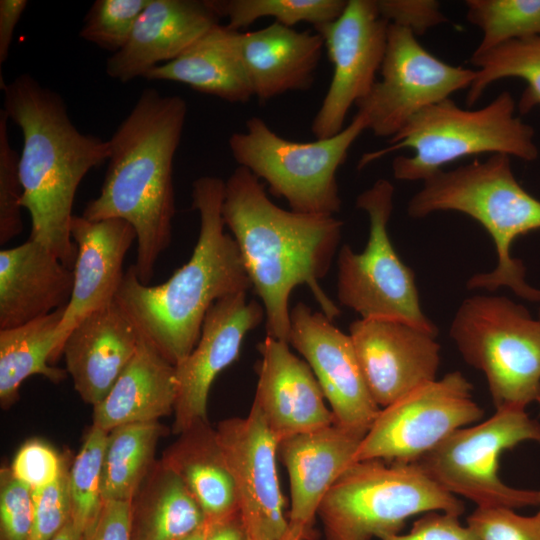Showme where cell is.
<instances>
[{"instance_id":"1","label":"cell","mask_w":540,"mask_h":540,"mask_svg":"<svg viewBox=\"0 0 540 540\" xmlns=\"http://www.w3.org/2000/svg\"><path fill=\"white\" fill-rule=\"evenodd\" d=\"M222 215L263 303L268 336L289 343V296L299 285L308 286L328 319L340 314L320 280L340 242L341 220L277 206L264 183L241 166L225 181Z\"/></svg>"},{"instance_id":"2","label":"cell","mask_w":540,"mask_h":540,"mask_svg":"<svg viewBox=\"0 0 540 540\" xmlns=\"http://www.w3.org/2000/svg\"><path fill=\"white\" fill-rule=\"evenodd\" d=\"M187 111L182 97L144 89L109 139L111 152L100 193L82 213L91 221L122 219L134 228V267L143 284H150L160 255L171 243L173 165Z\"/></svg>"},{"instance_id":"3","label":"cell","mask_w":540,"mask_h":540,"mask_svg":"<svg viewBox=\"0 0 540 540\" xmlns=\"http://www.w3.org/2000/svg\"><path fill=\"white\" fill-rule=\"evenodd\" d=\"M224 194L225 181L218 177L194 180L192 208L200 232L188 262L153 286L141 283L132 265L115 298L140 336L174 366L196 346L209 308L252 287L238 245L224 230Z\"/></svg>"},{"instance_id":"4","label":"cell","mask_w":540,"mask_h":540,"mask_svg":"<svg viewBox=\"0 0 540 540\" xmlns=\"http://www.w3.org/2000/svg\"><path fill=\"white\" fill-rule=\"evenodd\" d=\"M4 108L21 130L22 207L31 217L30 239L73 269L72 207L79 184L110 157L109 140L82 133L72 122L63 98L30 74L1 86Z\"/></svg>"},{"instance_id":"5","label":"cell","mask_w":540,"mask_h":540,"mask_svg":"<svg viewBox=\"0 0 540 540\" xmlns=\"http://www.w3.org/2000/svg\"><path fill=\"white\" fill-rule=\"evenodd\" d=\"M439 211H456L473 218L496 247L497 266L472 276L468 288L492 292L507 287L524 299L540 301V289L525 281L522 262L511 256L517 237L540 229V200L519 184L511 157L493 154L483 161L441 170L425 180L408 202L407 213L423 218Z\"/></svg>"},{"instance_id":"6","label":"cell","mask_w":540,"mask_h":540,"mask_svg":"<svg viewBox=\"0 0 540 540\" xmlns=\"http://www.w3.org/2000/svg\"><path fill=\"white\" fill-rule=\"evenodd\" d=\"M517 102L503 91L477 109L458 106L451 98L414 115L388 140V146L364 153L358 169L390 153L411 149L410 156L392 161L393 176L401 181H425L459 159L479 154H504L534 161L539 149L531 125L516 115Z\"/></svg>"},{"instance_id":"7","label":"cell","mask_w":540,"mask_h":540,"mask_svg":"<svg viewBox=\"0 0 540 540\" xmlns=\"http://www.w3.org/2000/svg\"><path fill=\"white\" fill-rule=\"evenodd\" d=\"M464 504L417 463L353 462L321 501L325 540H380L398 534L407 519L428 512L460 516Z\"/></svg>"},{"instance_id":"8","label":"cell","mask_w":540,"mask_h":540,"mask_svg":"<svg viewBox=\"0 0 540 540\" xmlns=\"http://www.w3.org/2000/svg\"><path fill=\"white\" fill-rule=\"evenodd\" d=\"M450 336L463 359L487 380L496 410L540 403V319L504 296L465 299Z\"/></svg>"},{"instance_id":"9","label":"cell","mask_w":540,"mask_h":540,"mask_svg":"<svg viewBox=\"0 0 540 540\" xmlns=\"http://www.w3.org/2000/svg\"><path fill=\"white\" fill-rule=\"evenodd\" d=\"M365 130V118L356 113L340 133L300 142L278 135L262 118L252 116L244 131L229 137L228 145L238 166L264 181L291 210L334 216L341 208L337 170Z\"/></svg>"},{"instance_id":"10","label":"cell","mask_w":540,"mask_h":540,"mask_svg":"<svg viewBox=\"0 0 540 540\" xmlns=\"http://www.w3.org/2000/svg\"><path fill=\"white\" fill-rule=\"evenodd\" d=\"M526 441L540 444V422L525 409H499L456 430L416 463L444 490L477 507L538 505V490L511 487L498 474L501 454Z\"/></svg>"},{"instance_id":"11","label":"cell","mask_w":540,"mask_h":540,"mask_svg":"<svg viewBox=\"0 0 540 540\" xmlns=\"http://www.w3.org/2000/svg\"><path fill=\"white\" fill-rule=\"evenodd\" d=\"M393 198L394 186L386 179H378L358 195L356 207L369 217V238L360 253L347 244L341 247L337 296L361 318L403 320L437 335L420 305L414 272L402 262L388 235Z\"/></svg>"},{"instance_id":"12","label":"cell","mask_w":540,"mask_h":540,"mask_svg":"<svg viewBox=\"0 0 540 540\" xmlns=\"http://www.w3.org/2000/svg\"><path fill=\"white\" fill-rule=\"evenodd\" d=\"M472 390L467 378L453 371L381 408L355 461L416 463L453 432L482 419Z\"/></svg>"},{"instance_id":"13","label":"cell","mask_w":540,"mask_h":540,"mask_svg":"<svg viewBox=\"0 0 540 540\" xmlns=\"http://www.w3.org/2000/svg\"><path fill=\"white\" fill-rule=\"evenodd\" d=\"M379 72L381 78L355 106L367 130L389 139L421 110L468 89L476 76L475 69L442 61L410 30L390 23Z\"/></svg>"},{"instance_id":"14","label":"cell","mask_w":540,"mask_h":540,"mask_svg":"<svg viewBox=\"0 0 540 540\" xmlns=\"http://www.w3.org/2000/svg\"><path fill=\"white\" fill-rule=\"evenodd\" d=\"M388 26L376 0H349L338 18L315 28L333 67L311 124L316 139L340 133L350 108L372 89L385 55Z\"/></svg>"},{"instance_id":"15","label":"cell","mask_w":540,"mask_h":540,"mask_svg":"<svg viewBox=\"0 0 540 540\" xmlns=\"http://www.w3.org/2000/svg\"><path fill=\"white\" fill-rule=\"evenodd\" d=\"M216 436L234 481L238 512L250 540H279L289 529L277 470L278 442L253 402L244 418L217 424Z\"/></svg>"},{"instance_id":"16","label":"cell","mask_w":540,"mask_h":540,"mask_svg":"<svg viewBox=\"0 0 540 540\" xmlns=\"http://www.w3.org/2000/svg\"><path fill=\"white\" fill-rule=\"evenodd\" d=\"M289 343L314 373L334 424L365 437L381 408L369 391L350 335L299 302L290 310Z\"/></svg>"},{"instance_id":"17","label":"cell","mask_w":540,"mask_h":540,"mask_svg":"<svg viewBox=\"0 0 540 540\" xmlns=\"http://www.w3.org/2000/svg\"><path fill=\"white\" fill-rule=\"evenodd\" d=\"M349 335L380 408L436 379L440 366L436 334L403 320L360 318L351 323Z\"/></svg>"},{"instance_id":"18","label":"cell","mask_w":540,"mask_h":540,"mask_svg":"<svg viewBox=\"0 0 540 540\" xmlns=\"http://www.w3.org/2000/svg\"><path fill=\"white\" fill-rule=\"evenodd\" d=\"M246 293L221 298L209 308L196 346L175 366V434L208 421L207 401L212 383L238 358L246 334L262 322L264 307L257 301H247Z\"/></svg>"},{"instance_id":"19","label":"cell","mask_w":540,"mask_h":540,"mask_svg":"<svg viewBox=\"0 0 540 540\" xmlns=\"http://www.w3.org/2000/svg\"><path fill=\"white\" fill-rule=\"evenodd\" d=\"M71 238L76 246L74 284L57 329L60 354L71 330L88 314L115 301L124 277V259L137 240L134 228L118 218L91 221L73 215Z\"/></svg>"},{"instance_id":"20","label":"cell","mask_w":540,"mask_h":540,"mask_svg":"<svg viewBox=\"0 0 540 540\" xmlns=\"http://www.w3.org/2000/svg\"><path fill=\"white\" fill-rule=\"evenodd\" d=\"M258 351L261 359L253 402L277 442L334 423L314 373L290 351L289 343L267 335Z\"/></svg>"},{"instance_id":"21","label":"cell","mask_w":540,"mask_h":540,"mask_svg":"<svg viewBox=\"0 0 540 540\" xmlns=\"http://www.w3.org/2000/svg\"><path fill=\"white\" fill-rule=\"evenodd\" d=\"M219 20L208 0H150L128 42L107 58L106 74L122 83L145 77L180 56Z\"/></svg>"},{"instance_id":"22","label":"cell","mask_w":540,"mask_h":540,"mask_svg":"<svg viewBox=\"0 0 540 540\" xmlns=\"http://www.w3.org/2000/svg\"><path fill=\"white\" fill-rule=\"evenodd\" d=\"M364 437L332 424L278 442L277 456L289 475V527L315 539L314 523L324 496L355 462Z\"/></svg>"},{"instance_id":"23","label":"cell","mask_w":540,"mask_h":540,"mask_svg":"<svg viewBox=\"0 0 540 540\" xmlns=\"http://www.w3.org/2000/svg\"><path fill=\"white\" fill-rule=\"evenodd\" d=\"M140 334L116 301L88 314L69 333L63 353L75 391L100 403L133 358Z\"/></svg>"},{"instance_id":"24","label":"cell","mask_w":540,"mask_h":540,"mask_svg":"<svg viewBox=\"0 0 540 540\" xmlns=\"http://www.w3.org/2000/svg\"><path fill=\"white\" fill-rule=\"evenodd\" d=\"M73 269L40 243L0 251V329L14 328L67 306Z\"/></svg>"},{"instance_id":"25","label":"cell","mask_w":540,"mask_h":540,"mask_svg":"<svg viewBox=\"0 0 540 540\" xmlns=\"http://www.w3.org/2000/svg\"><path fill=\"white\" fill-rule=\"evenodd\" d=\"M239 47L253 96L266 102L311 88L324 42L317 32L272 22L259 30L239 31Z\"/></svg>"},{"instance_id":"26","label":"cell","mask_w":540,"mask_h":540,"mask_svg":"<svg viewBox=\"0 0 540 540\" xmlns=\"http://www.w3.org/2000/svg\"><path fill=\"white\" fill-rule=\"evenodd\" d=\"M176 368L142 337L107 396L93 406L92 425L109 432L131 423L158 421L174 412Z\"/></svg>"},{"instance_id":"27","label":"cell","mask_w":540,"mask_h":540,"mask_svg":"<svg viewBox=\"0 0 540 540\" xmlns=\"http://www.w3.org/2000/svg\"><path fill=\"white\" fill-rule=\"evenodd\" d=\"M144 78L183 83L230 103H245L254 97L240 53L239 31L221 24Z\"/></svg>"},{"instance_id":"28","label":"cell","mask_w":540,"mask_h":540,"mask_svg":"<svg viewBox=\"0 0 540 540\" xmlns=\"http://www.w3.org/2000/svg\"><path fill=\"white\" fill-rule=\"evenodd\" d=\"M163 456L162 464L176 473L203 510L207 522L238 514L235 485L208 421L179 434Z\"/></svg>"},{"instance_id":"29","label":"cell","mask_w":540,"mask_h":540,"mask_svg":"<svg viewBox=\"0 0 540 540\" xmlns=\"http://www.w3.org/2000/svg\"><path fill=\"white\" fill-rule=\"evenodd\" d=\"M206 522L184 482L159 463L131 502L130 540H183Z\"/></svg>"},{"instance_id":"30","label":"cell","mask_w":540,"mask_h":540,"mask_svg":"<svg viewBox=\"0 0 540 540\" xmlns=\"http://www.w3.org/2000/svg\"><path fill=\"white\" fill-rule=\"evenodd\" d=\"M66 306L24 325L0 329V402L3 408L19 396L21 384L33 375L59 383L67 371L51 366L60 356L57 329Z\"/></svg>"},{"instance_id":"31","label":"cell","mask_w":540,"mask_h":540,"mask_svg":"<svg viewBox=\"0 0 540 540\" xmlns=\"http://www.w3.org/2000/svg\"><path fill=\"white\" fill-rule=\"evenodd\" d=\"M164 432L158 421L121 425L108 432L102 468L103 501L132 502L148 476Z\"/></svg>"},{"instance_id":"32","label":"cell","mask_w":540,"mask_h":540,"mask_svg":"<svg viewBox=\"0 0 540 540\" xmlns=\"http://www.w3.org/2000/svg\"><path fill=\"white\" fill-rule=\"evenodd\" d=\"M470 62L476 67V76L468 88V106H473L493 82L520 78L526 83L517 102L520 114L540 107V35L510 40L484 53H473Z\"/></svg>"},{"instance_id":"33","label":"cell","mask_w":540,"mask_h":540,"mask_svg":"<svg viewBox=\"0 0 540 540\" xmlns=\"http://www.w3.org/2000/svg\"><path fill=\"white\" fill-rule=\"evenodd\" d=\"M220 18H227V27L239 31L263 17L293 28L309 23L314 28L329 23L343 12L345 0H208Z\"/></svg>"},{"instance_id":"34","label":"cell","mask_w":540,"mask_h":540,"mask_svg":"<svg viewBox=\"0 0 540 540\" xmlns=\"http://www.w3.org/2000/svg\"><path fill=\"white\" fill-rule=\"evenodd\" d=\"M108 432L92 425L68 473L71 521L86 535L100 515L102 468Z\"/></svg>"},{"instance_id":"35","label":"cell","mask_w":540,"mask_h":540,"mask_svg":"<svg viewBox=\"0 0 540 540\" xmlns=\"http://www.w3.org/2000/svg\"><path fill=\"white\" fill-rule=\"evenodd\" d=\"M465 5L468 22L482 32L474 54L540 35V0H467Z\"/></svg>"},{"instance_id":"36","label":"cell","mask_w":540,"mask_h":540,"mask_svg":"<svg viewBox=\"0 0 540 540\" xmlns=\"http://www.w3.org/2000/svg\"><path fill=\"white\" fill-rule=\"evenodd\" d=\"M150 0H96L89 8L79 37L116 53L128 42Z\"/></svg>"},{"instance_id":"37","label":"cell","mask_w":540,"mask_h":540,"mask_svg":"<svg viewBox=\"0 0 540 540\" xmlns=\"http://www.w3.org/2000/svg\"><path fill=\"white\" fill-rule=\"evenodd\" d=\"M8 116L0 109V244L4 245L23 230L21 217L23 186L20 155L10 145Z\"/></svg>"},{"instance_id":"38","label":"cell","mask_w":540,"mask_h":540,"mask_svg":"<svg viewBox=\"0 0 540 540\" xmlns=\"http://www.w3.org/2000/svg\"><path fill=\"white\" fill-rule=\"evenodd\" d=\"M466 525L477 540H540V511L524 516L507 507H477Z\"/></svg>"},{"instance_id":"39","label":"cell","mask_w":540,"mask_h":540,"mask_svg":"<svg viewBox=\"0 0 540 540\" xmlns=\"http://www.w3.org/2000/svg\"><path fill=\"white\" fill-rule=\"evenodd\" d=\"M68 473L65 466L55 482L32 490L33 523L29 540H51L71 519Z\"/></svg>"},{"instance_id":"40","label":"cell","mask_w":540,"mask_h":540,"mask_svg":"<svg viewBox=\"0 0 540 540\" xmlns=\"http://www.w3.org/2000/svg\"><path fill=\"white\" fill-rule=\"evenodd\" d=\"M33 523L32 490L10 468L0 472L1 540H29Z\"/></svg>"},{"instance_id":"41","label":"cell","mask_w":540,"mask_h":540,"mask_svg":"<svg viewBox=\"0 0 540 540\" xmlns=\"http://www.w3.org/2000/svg\"><path fill=\"white\" fill-rule=\"evenodd\" d=\"M64 468L65 464L57 452L37 439L25 442L17 451L10 466L13 476L31 490L55 482Z\"/></svg>"},{"instance_id":"42","label":"cell","mask_w":540,"mask_h":540,"mask_svg":"<svg viewBox=\"0 0 540 540\" xmlns=\"http://www.w3.org/2000/svg\"><path fill=\"white\" fill-rule=\"evenodd\" d=\"M380 15L415 36L448 21L436 0H376Z\"/></svg>"},{"instance_id":"43","label":"cell","mask_w":540,"mask_h":540,"mask_svg":"<svg viewBox=\"0 0 540 540\" xmlns=\"http://www.w3.org/2000/svg\"><path fill=\"white\" fill-rule=\"evenodd\" d=\"M382 540H477L459 516L445 512H428L416 520L406 534H395Z\"/></svg>"},{"instance_id":"44","label":"cell","mask_w":540,"mask_h":540,"mask_svg":"<svg viewBox=\"0 0 540 540\" xmlns=\"http://www.w3.org/2000/svg\"><path fill=\"white\" fill-rule=\"evenodd\" d=\"M131 502L104 501L100 515L85 540H130Z\"/></svg>"},{"instance_id":"45","label":"cell","mask_w":540,"mask_h":540,"mask_svg":"<svg viewBox=\"0 0 540 540\" xmlns=\"http://www.w3.org/2000/svg\"><path fill=\"white\" fill-rule=\"evenodd\" d=\"M28 2L26 0L0 1V64L8 57L16 24L20 20Z\"/></svg>"},{"instance_id":"46","label":"cell","mask_w":540,"mask_h":540,"mask_svg":"<svg viewBox=\"0 0 540 540\" xmlns=\"http://www.w3.org/2000/svg\"><path fill=\"white\" fill-rule=\"evenodd\" d=\"M205 540H248L245 527L238 514L218 522H208Z\"/></svg>"},{"instance_id":"47","label":"cell","mask_w":540,"mask_h":540,"mask_svg":"<svg viewBox=\"0 0 540 540\" xmlns=\"http://www.w3.org/2000/svg\"><path fill=\"white\" fill-rule=\"evenodd\" d=\"M51 540H85L71 519Z\"/></svg>"},{"instance_id":"48","label":"cell","mask_w":540,"mask_h":540,"mask_svg":"<svg viewBox=\"0 0 540 540\" xmlns=\"http://www.w3.org/2000/svg\"><path fill=\"white\" fill-rule=\"evenodd\" d=\"M209 524L206 522L200 529L184 538L183 540H205L208 533Z\"/></svg>"},{"instance_id":"49","label":"cell","mask_w":540,"mask_h":540,"mask_svg":"<svg viewBox=\"0 0 540 540\" xmlns=\"http://www.w3.org/2000/svg\"><path fill=\"white\" fill-rule=\"evenodd\" d=\"M248 540H250L248 538ZM279 540H308L302 533L289 527L287 533Z\"/></svg>"},{"instance_id":"50","label":"cell","mask_w":540,"mask_h":540,"mask_svg":"<svg viewBox=\"0 0 540 540\" xmlns=\"http://www.w3.org/2000/svg\"><path fill=\"white\" fill-rule=\"evenodd\" d=\"M538 506L540 507V490H538ZM540 511V508H539Z\"/></svg>"},{"instance_id":"51","label":"cell","mask_w":540,"mask_h":540,"mask_svg":"<svg viewBox=\"0 0 540 540\" xmlns=\"http://www.w3.org/2000/svg\"><path fill=\"white\" fill-rule=\"evenodd\" d=\"M538 318L540 319V311H539V317Z\"/></svg>"}]
</instances>
